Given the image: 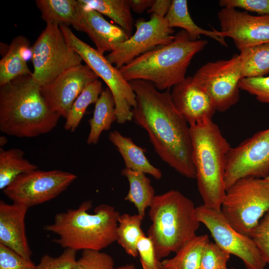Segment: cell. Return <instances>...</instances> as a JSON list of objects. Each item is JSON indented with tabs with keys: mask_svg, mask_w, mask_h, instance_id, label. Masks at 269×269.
I'll return each mask as SVG.
<instances>
[{
	"mask_svg": "<svg viewBox=\"0 0 269 269\" xmlns=\"http://www.w3.org/2000/svg\"><path fill=\"white\" fill-rule=\"evenodd\" d=\"M129 82L136 96L133 119L146 131L155 152L181 175L196 179L190 127L174 107L170 90L161 92L144 80Z\"/></svg>",
	"mask_w": 269,
	"mask_h": 269,
	"instance_id": "obj_1",
	"label": "cell"
},
{
	"mask_svg": "<svg viewBox=\"0 0 269 269\" xmlns=\"http://www.w3.org/2000/svg\"><path fill=\"white\" fill-rule=\"evenodd\" d=\"M32 75L0 87V130L8 135L33 137L48 133L61 117L49 108Z\"/></svg>",
	"mask_w": 269,
	"mask_h": 269,
	"instance_id": "obj_2",
	"label": "cell"
},
{
	"mask_svg": "<svg viewBox=\"0 0 269 269\" xmlns=\"http://www.w3.org/2000/svg\"><path fill=\"white\" fill-rule=\"evenodd\" d=\"M92 207L91 201H85L77 209L58 213L53 222L44 229L57 235L55 243L64 249L101 251L117 241L120 214L114 206L106 204L89 213Z\"/></svg>",
	"mask_w": 269,
	"mask_h": 269,
	"instance_id": "obj_3",
	"label": "cell"
},
{
	"mask_svg": "<svg viewBox=\"0 0 269 269\" xmlns=\"http://www.w3.org/2000/svg\"><path fill=\"white\" fill-rule=\"evenodd\" d=\"M208 42L193 41L184 30L176 34L170 43L158 46L119 68L128 82H149L159 91L166 90L184 80L193 57Z\"/></svg>",
	"mask_w": 269,
	"mask_h": 269,
	"instance_id": "obj_4",
	"label": "cell"
},
{
	"mask_svg": "<svg viewBox=\"0 0 269 269\" xmlns=\"http://www.w3.org/2000/svg\"><path fill=\"white\" fill-rule=\"evenodd\" d=\"M189 127L192 161L203 205L221 210L226 192L224 180L226 156L231 146L212 120Z\"/></svg>",
	"mask_w": 269,
	"mask_h": 269,
	"instance_id": "obj_5",
	"label": "cell"
},
{
	"mask_svg": "<svg viewBox=\"0 0 269 269\" xmlns=\"http://www.w3.org/2000/svg\"><path fill=\"white\" fill-rule=\"evenodd\" d=\"M147 236L160 260L195 236L200 222L193 201L176 190L155 195L149 206Z\"/></svg>",
	"mask_w": 269,
	"mask_h": 269,
	"instance_id": "obj_6",
	"label": "cell"
},
{
	"mask_svg": "<svg viewBox=\"0 0 269 269\" xmlns=\"http://www.w3.org/2000/svg\"><path fill=\"white\" fill-rule=\"evenodd\" d=\"M269 210V180L243 178L226 190L221 211L229 223L240 233L250 236Z\"/></svg>",
	"mask_w": 269,
	"mask_h": 269,
	"instance_id": "obj_7",
	"label": "cell"
},
{
	"mask_svg": "<svg viewBox=\"0 0 269 269\" xmlns=\"http://www.w3.org/2000/svg\"><path fill=\"white\" fill-rule=\"evenodd\" d=\"M59 26L69 46L80 55L111 92L115 103L117 122L123 124L132 121V109L136 105V96L130 82L106 57L80 39L67 25Z\"/></svg>",
	"mask_w": 269,
	"mask_h": 269,
	"instance_id": "obj_8",
	"label": "cell"
},
{
	"mask_svg": "<svg viewBox=\"0 0 269 269\" xmlns=\"http://www.w3.org/2000/svg\"><path fill=\"white\" fill-rule=\"evenodd\" d=\"M30 50L33 66L32 76L41 87L83 61L69 46L56 24H46Z\"/></svg>",
	"mask_w": 269,
	"mask_h": 269,
	"instance_id": "obj_9",
	"label": "cell"
},
{
	"mask_svg": "<svg viewBox=\"0 0 269 269\" xmlns=\"http://www.w3.org/2000/svg\"><path fill=\"white\" fill-rule=\"evenodd\" d=\"M192 77L193 83L209 96L216 111L225 112L240 99L239 84L244 77L239 54L228 60L208 62Z\"/></svg>",
	"mask_w": 269,
	"mask_h": 269,
	"instance_id": "obj_10",
	"label": "cell"
},
{
	"mask_svg": "<svg viewBox=\"0 0 269 269\" xmlns=\"http://www.w3.org/2000/svg\"><path fill=\"white\" fill-rule=\"evenodd\" d=\"M77 178L60 170H34L18 176L2 191L13 202L29 208L51 200Z\"/></svg>",
	"mask_w": 269,
	"mask_h": 269,
	"instance_id": "obj_11",
	"label": "cell"
},
{
	"mask_svg": "<svg viewBox=\"0 0 269 269\" xmlns=\"http://www.w3.org/2000/svg\"><path fill=\"white\" fill-rule=\"evenodd\" d=\"M196 213L199 222L210 232L215 243L230 255L241 259L246 269H265L267 263L252 239L232 227L221 210L202 205L196 207Z\"/></svg>",
	"mask_w": 269,
	"mask_h": 269,
	"instance_id": "obj_12",
	"label": "cell"
},
{
	"mask_svg": "<svg viewBox=\"0 0 269 269\" xmlns=\"http://www.w3.org/2000/svg\"><path fill=\"white\" fill-rule=\"evenodd\" d=\"M269 175V128L231 147L226 156V189L243 178H266Z\"/></svg>",
	"mask_w": 269,
	"mask_h": 269,
	"instance_id": "obj_13",
	"label": "cell"
},
{
	"mask_svg": "<svg viewBox=\"0 0 269 269\" xmlns=\"http://www.w3.org/2000/svg\"><path fill=\"white\" fill-rule=\"evenodd\" d=\"M135 26L134 33L117 45L106 56L118 69L158 46L170 43L175 38L174 31L164 17L152 14L149 20H137Z\"/></svg>",
	"mask_w": 269,
	"mask_h": 269,
	"instance_id": "obj_14",
	"label": "cell"
},
{
	"mask_svg": "<svg viewBox=\"0 0 269 269\" xmlns=\"http://www.w3.org/2000/svg\"><path fill=\"white\" fill-rule=\"evenodd\" d=\"M87 65L71 67L41 87V93L50 110L66 119L74 101L91 83L98 79Z\"/></svg>",
	"mask_w": 269,
	"mask_h": 269,
	"instance_id": "obj_15",
	"label": "cell"
},
{
	"mask_svg": "<svg viewBox=\"0 0 269 269\" xmlns=\"http://www.w3.org/2000/svg\"><path fill=\"white\" fill-rule=\"evenodd\" d=\"M217 15L220 35L232 38L239 51L269 43V14L253 15L234 8L223 7Z\"/></svg>",
	"mask_w": 269,
	"mask_h": 269,
	"instance_id": "obj_16",
	"label": "cell"
},
{
	"mask_svg": "<svg viewBox=\"0 0 269 269\" xmlns=\"http://www.w3.org/2000/svg\"><path fill=\"white\" fill-rule=\"evenodd\" d=\"M170 94L174 107L189 126L212 120L216 111L209 96L193 83L192 77L174 86Z\"/></svg>",
	"mask_w": 269,
	"mask_h": 269,
	"instance_id": "obj_17",
	"label": "cell"
},
{
	"mask_svg": "<svg viewBox=\"0 0 269 269\" xmlns=\"http://www.w3.org/2000/svg\"><path fill=\"white\" fill-rule=\"evenodd\" d=\"M75 28L87 33L96 50L103 55L106 52H111L117 45L130 37L121 27L107 21L98 11L86 8L81 3L79 19Z\"/></svg>",
	"mask_w": 269,
	"mask_h": 269,
	"instance_id": "obj_18",
	"label": "cell"
},
{
	"mask_svg": "<svg viewBox=\"0 0 269 269\" xmlns=\"http://www.w3.org/2000/svg\"><path fill=\"white\" fill-rule=\"evenodd\" d=\"M28 208L13 202L0 201V244L26 259L32 252L28 243L25 218Z\"/></svg>",
	"mask_w": 269,
	"mask_h": 269,
	"instance_id": "obj_19",
	"label": "cell"
},
{
	"mask_svg": "<svg viewBox=\"0 0 269 269\" xmlns=\"http://www.w3.org/2000/svg\"><path fill=\"white\" fill-rule=\"evenodd\" d=\"M109 139L122 156L125 168L150 174L156 179L161 178L160 170L150 163L144 154L145 149L136 145L131 138L115 130L110 133Z\"/></svg>",
	"mask_w": 269,
	"mask_h": 269,
	"instance_id": "obj_20",
	"label": "cell"
},
{
	"mask_svg": "<svg viewBox=\"0 0 269 269\" xmlns=\"http://www.w3.org/2000/svg\"><path fill=\"white\" fill-rule=\"evenodd\" d=\"M29 46L28 40L23 36H17L12 40L0 61V87L17 77L32 74L26 63Z\"/></svg>",
	"mask_w": 269,
	"mask_h": 269,
	"instance_id": "obj_21",
	"label": "cell"
},
{
	"mask_svg": "<svg viewBox=\"0 0 269 269\" xmlns=\"http://www.w3.org/2000/svg\"><path fill=\"white\" fill-rule=\"evenodd\" d=\"M164 18L169 27L182 28L193 41L197 40L201 35H204L215 40L224 46H228L219 31L213 28L212 30H206L195 23L189 12L186 0H172Z\"/></svg>",
	"mask_w": 269,
	"mask_h": 269,
	"instance_id": "obj_22",
	"label": "cell"
},
{
	"mask_svg": "<svg viewBox=\"0 0 269 269\" xmlns=\"http://www.w3.org/2000/svg\"><path fill=\"white\" fill-rule=\"evenodd\" d=\"M115 103L113 95L107 87L103 90L95 104L92 117L89 120L90 132L87 137L88 144H97L101 133L109 130L117 121Z\"/></svg>",
	"mask_w": 269,
	"mask_h": 269,
	"instance_id": "obj_23",
	"label": "cell"
},
{
	"mask_svg": "<svg viewBox=\"0 0 269 269\" xmlns=\"http://www.w3.org/2000/svg\"><path fill=\"white\" fill-rule=\"evenodd\" d=\"M35 2L46 24L76 26L80 8L78 0H37Z\"/></svg>",
	"mask_w": 269,
	"mask_h": 269,
	"instance_id": "obj_24",
	"label": "cell"
},
{
	"mask_svg": "<svg viewBox=\"0 0 269 269\" xmlns=\"http://www.w3.org/2000/svg\"><path fill=\"white\" fill-rule=\"evenodd\" d=\"M121 174L128 179L129 184L125 200L133 203L137 214L144 217L146 209L149 207L155 196L150 180L143 172L126 168L122 170Z\"/></svg>",
	"mask_w": 269,
	"mask_h": 269,
	"instance_id": "obj_25",
	"label": "cell"
},
{
	"mask_svg": "<svg viewBox=\"0 0 269 269\" xmlns=\"http://www.w3.org/2000/svg\"><path fill=\"white\" fill-rule=\"evenodd\" d=\"M85 7L94 9L113 20L130 37L134 18L129 0H79Z\"/></svg>",
	"mask_w": 269,
	"mask_h": 269,
	"instance_id": "obj_26",
	"label": "cell"
},
{
	"mask_svg": "<svg viewBox=\"0 0 269 269\" xmlns=\"http://www.w3.org/2000/svg\"><path fill=\"white\" fill-rule=\"evenodd\" d=\"M209 242L208 235H196L174 257L161 261L163 269H199L202 256Z\"/></svg>",
	"mask_w": 269,
	"mask_h": 269,
	"instance_id": "obj_27",
	"label": "cell"
},
{
	"mask_svg": "<svg viewBox=\"0 0 269 269\" xmlns=\"http://www.w3.org/2000/svg\"><path fill=\"white\" fill-rule=\"evenodd\" d=\"M19 148H0V189L3 190L18 176L37 169V166L24 157Z\"/></svg>",
	"mask_w": 269,
	"mask_h": 269,
	"instance_id": "obj_28",
	"label": "cell"
},
{
	"mask_svg": "<svg viewBox=\"0 0 269 269\" xmlns=\"http://www.w3.org/2000/svg\"><path fill=\"white\" fill-rule=\"evenodd\" d=\"M143 218L138 214L126 213L120 215L118 218L116 242L129 255L134 258L138 256L137 242L145 235L141 228Z\"/></svg>",
	"mask_w": 269,
	"mask_h": 269,
	"instance_id": "obj_29",
	"label": "cell"
},
{
	"mask_svg": "<svg viewBox=\"0 0 269 269\" xmlns=\"http://www.w3.org/2000/svg\"><path fill=\"white\" fill-rule=\"evenodd\" d=\"M240 51L244 78L263 77L269 73V43Z\"/></svg>",
	"mask_w": 269,
	"mask_h": 269,
	"instance_id": "obj_30",
	"label": "cell"
},
{
	"mask_svg": "<svg viewBox=\"0 0 269 269\" xmlns=\"http://www.w3.org/2000/svg\"><path fill=\"white\" fill-rule=\"evenodd\" d=\"M103 90L102 83L98 79L83 90L74 101L66 119L64 125L66 131L73 132L76 130L88 107L95 104Z\"/></svg>",
	"mask_w": 269,
	"mask_h": 269,
	"instance_id": "obj_31",
	"label": "cell"
},
{
	"mask_svg": "<svg viewBox=\"0 0 269 269\" xmlns=\"http://www.w3.org/2000/svg\"><path fill=\"white\" fill-rule=\"evenodd\" d=\"M114 266V260L110 255L101 251L85 250L72 269H113Z\"/></svg>",
	"mask_w": 269,
	"mask_h": 269,
	"instance_id": "obj_32",
	"label": "cell"
},
{
	"mask_svg": "<svg viewBox=\"0 0 269 269\" xmlns=\"http://www.w3.org/2000/svg\"><path fill=\"white\" fill-rule=\"evenodd\" d=\"M230 254L215 243L209 242L202 256L199 269H227Z\"/></svg>",
	"mask_w": 269,
	"mask_h": 269,
	"instance_id": "obj_33",
	"label": "cell"
},
{
	"mask_svg": "<svg viewBox=\"0 0 269 269\" xmlns=\"http://www.w3.org/2000/svg\"><path fill=\"white\" fill-rule=\"evenodd\" d=\"M239 87L255 96L258 101L269 105V76L243 78Z\"/></svg>",
	"mask_w": 269,
	"mask_h": 269,
	"instance_id": "obj_34",
	"label": "cell"
},
{
	"mask_svg": "<svg viewBox=\"0 0 269 269\" xmlns=\"http://www.w3.org/2000/svg\"><path fill=\"white\" fill-rule=\"evenodd\" d=\"M252 239L262 257L269 266V210L251 232Z\"/></svg>",
	"mask_w": 269,
	"mask_h": 269,
	"instance_id": "obj_35",
	"label": "cell"
},
{
	"mask_svg": "<svg viewBox=\"0 0 269 269\" xmlns=\"http://www.w3.org/2000/svg\"><path fill=\"white\" fill-rule=\"evenodd\" d=\"M137 251L142 269H163L161 261L156 257L152 241L145 234L139 239Z\"/></svg>",
	"mask_w": 269,
	"mask_h": 269,
	"instance_id": "obj_36",
	"label": "cell"
},
{
	"mask_svg": "<svg viewBox=\"0 0 269 269\" xmlns=\"http://www.w3.org/2000/svg\"><path fill=\"white\" fill-rule=\"evenodd\" d=\"M76 251L66 249L57 257L45 255L36 266V269H72L76 261Z\"/></svg>",
	"mask_w": 269,
	"mask_h": 269,
	"instance_id": "obj_37",
	"label": "cell"
},
{
	"mask_svg": "<svg viewBox=\"0 0 269 269\" xmlns=\"http://www.w3.org/2000/svg\"><path fill=\"white\" fill-rule=\"evenodd\" d=\"M0 269H36V266L31 260L0 244Z\"/></svg>",
	"mask_w": 269,
	"mask_h": 269,
	"instance_id": "obj_38",
	"label": "cell"
},
{
	"mask_svg": "<svg viewBox=\"0 0 269 269\" xmlns=\"http://www.w3.org/2000/svg\"><path fill=\"white\" fill-rule=\"evenodd\" d=\"M223 7L241 8L260 15L269 14V0H220Z\"/></svg>",
	"mask_w": 269,
	"mask_h": 269,
	"instance_id": "obj_39",
	"label": "cell"
},
{
	"mask_svg": "<svg viewBox=\"0 0 269 269\" xmlns=\"http://www.w3.org/2000/svg\"><path fill=\"white\" fill-rule=\"evenodd\" d=\"M172 0H155L152 6L147 10L151 15L155 14L165 17L170 8Z\"/></svg>",
	"mask_w": 269,
	"mask_h": 269,
	"instance_id": "obj_40",
	"label": "cell"
},
{
	"mask_svg": "<svg viewBox=\"0 0 269 269\" xmlns=\"http://www.w3.org/2000/svg\"><path fill=\"white\" fill-rule=\"evenodd\" d=\"M155 0H129L132 10L137 13H141L148 9Z\"/></svg>",
	"mask_w": 269,
	"mask_h": 269,
	"instance_id": "obj_41",
	"label": "cell"
},
{
	"mask_svg": "<svg viewBox=\"0 0 269 269\" xmlns=\"http://www.w3.org/2000/svg\"><path fill=\"white\" fill-rule=\"evenodd\" d=\"M113 269H136V268L134 264H127L117 268H114Z\"/></svg>",
	"mask_w": 269,
	"mask_h": 269,
	"instance_id": "obj_42",
	"label": "cell"
},
{
	"mask_svg": "<svg viewBox=\"0 0 269 269\" xmlns=\"http://www.w3.org/2000/svg\"><path fill=\"white\" fill-rule=\"evenodd\" d=\"M7 142V139L4 136H1L0 137V147L3 146Z\"/></svg>",
	"mask_w": 269,
	"mask_h": 269,
	"instance_id": "obj_43",
	"label": "cell"
},
{
	"mask_svg": "<svg viewBox=\"0 0 269 269\" xmlns=\"http://www.w3.org/2000/svg\"><path fill=\"white\" fill-rule=\"evenodd\" d=\"M266 179L269 180V175Z\"/></svg>",
	"mask_w": 269,
	"mask_h": 269,
	"instance_id": "obj_44",
	"label": "cell"
},
{
	"mask_svg": "<svg viewBox=\"0 0 269 269\" xmlns=\"http://www.w3.org/2000/svg\"><path fill=\"white\" fill-rule=\"evenodd\" d=\"M235 269V268H232V269Z\"/></svg>",
	"mask_w": 269,
	"mask_h": 269,
	"instance_id": "obj_45",
	"label": "cell"
}]
</instances>
